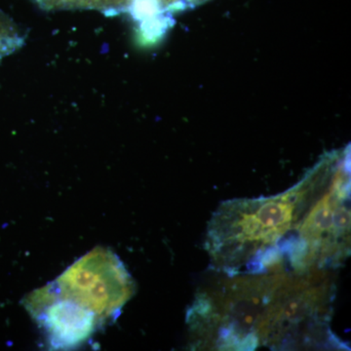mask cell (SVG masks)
Returning <instances> with one entry per match:
<instances>
[{
  "mask_svg": "<svg viewBox=\"0 0 351 351\" xmlns=\"http://www.w3.org/2000/svg\"><path fill=\"white\" fill-rule=\"evenodd\" d=\"M302 182L281 195L226 201L208 226L207 250L216 269L228 274L280 271L279 245L301 215Z\"/></svg>",
  "mask_w": 351,
  "mask_h": 351,
  "instance_id": "1",
  "label": "cell"
},
{
  "mask_svg": "<svg viewBox=\"0 0 351 351\" xmlns=\"http://www.w3.org/2000/svg\"><path fill=\"white\" fill-rule=\"evenodd\" d=\"M348 152L321 160L307 178V193L293 237L280 244L297 274L339 265L350 249V181ZM289 232V233H290Z\"/></svg>",
  "mask_w": 351,
  "mask_h": 351,
  "instance_id": "2",
  "label": "cell"
},
{
  "mask_svg": "<svg viewBox=\"0 0 351 351\" xmlns=\"http://www.w3.org/2000/svg\"><path fill=\"white\" fill-rule=\"evenodd\" d=\"M51 284L58 295L91 311L101 324L119 315L135 293V283L119 256L101 247L76 261Z\"/></svg>",
  "mask_w": 351,
  "mask_h": 351,
  "instance_id": "3",
  "label": "cell"
},
{
  "mask_svg": "<svg viewBox=\"0 0 351 351\" xmlns=\"http://www.w3.org/2000/svg\"><path fill=\"white\" fill-rule=\"evenodd\" d=\"M25 307L43 328L51 348L69 350L93 336L100 320L89 309L57 294L52 284L27 295Z\"/></svg>",
  "mask_w": 351,
  "mask_h": 351,
  "instance_id": "4",
  "label": "cell"
},
{
  "mask_svg": "<svg viewBox=\"0 0 351 351\" xmlns=\"http://www.w3.org/2000/svg\"><path fill=\"white\" fill-rule=\"evenodd\" d=\"M186 8L184 0H93L90 6V10L99 11L107 17L128 13L144 40L163 36L172 27L173 14Z\"/></svg>",
  "mask_w": 351,
  "mask_h": 351,
  "instance_id": "5",
  "label": "cell"
},
{
  "mask_svg": "<svg viewBox=\"0 0 351 351\" xmlns=\"http://www.w3.org/2000/svg\"><path fill=\"white\" fill-rule=\"evenodd\" d=\"M25 40L17 24L0 9V60L22 48Z\"/></svg>",
  "mask_w": 351,
  "mask_h": 351,
  "instance_id": "6",
  "label": "cell"
}]
</instances>
